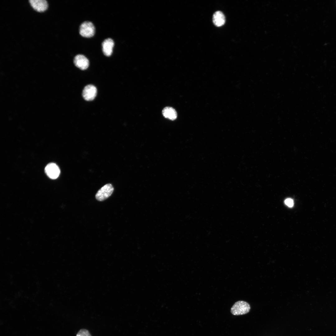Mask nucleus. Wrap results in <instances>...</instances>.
<instances>
[{
    "mask_svg": "<svg viewBox=\"0 0 336 336\" xmlns=\"http://www.w3.org/2000/svg\"><path fill=\"white\" fill-rule=\"evenodd\" d=\"M250 309V306L248 303L240 301L234 304L231 308V312L234 315H241L248 313Z\"/></svg>",
    "mask_w": 336,
    "mask_h": 336,
    "instance_id": "obj_1",
    "label": "nucleus"
},
{
    "mask_svg": "<svg viewBox=\"0 0 336 336\" xmlns=\"http://www.w3.org/2000/svg\"><path fill=\"white\" fill-rule=\"evenodd\" d=\"M95 32V27L93 24L90 21H84L80 26L79 33L83 37H91L94 36Z\"/></svg>",
    "mask_w": 336,
    "mask_h": 336,
    "instance_id": "obj_2",
    "label": "nucleus"
},
{
    "mask_svg": "<svg viewBox=\"0 0 336 336\" xmlns=\"http://www.w3.org/2000/svg\"><path fill=\"white\" fill-rule=\"evenodd\" d=\"M114 189V188L111 184H106L97 191L95 196L96 199L100 201L105 200L110 196Z\"/></svg>",
    "mask_w": 336,
    "mask_h": 336,
    "instance_id": "obj_3",
    "label": "nucleus"
},
{
    "mask_svg": "<svg viewBox=\"0 0 336 336\" xmlns=\"http://www.w3.org/2000/svg\"><path fill=\"white\" fill-rule=\"evenodd\" d=\"M97 92L96 87L92 85L86 86L84 88L82 95L84 99L86 101H91L96 97Z\"/></svg>",
    "mask_w": 336,
    "mask_h": 336,
    "instance_id": "obj_4",
    "label": "nucleus"
},
{
    "mask_svg": "<svg viewBox=\"0 0 336 336\" xmlns=\"http://www.w3.org/2000/svg\"><path fill=\"white\" fill-rule=\"evenodd\" d=\"M45 172L50 178L55 179L58 177L60 173V170L58 166L54 163L48 164L45 168Z\"/></svg>",
    "mask_w": 336,
    "mask_h": 336,
    "instance_id": "obj_5",
    "label": "nucleus"
},
{
    "mask_svg": "<svg viewBox=\"0 0 336 336\" xmlns=\"http://www.w3.org/2000/svg\"><path fill=\"white\" fill-rule=\"evenodd\" d=\"M73 62L76 66L82 70L86 69L89 64L88 59L84 55L80 54L75 57Z\"/></svg>",
    "mask_w": 336,
    "mask_h": 336,
    "instance_id": "obj_6",
    "label": "nucleus"
},
{
    "mask_svg": "<svg viewBox=\"0 0 336 336\" xmlns=\"http://www.w3.org/2000/svg\"><path fill=\"white\" fill-rule=\"evenodd\" d=\"M29 2L32 8L37 12H43L48 7L47 2L45 0H30Z\"/></svg>",
    "mask_w": 336,
    "mask_h": 336,
    "instance_id": "obj_7",
    "label": "nucleus"
},
{
    "mask_svg": "<svg viewBox=\"0 0 336 336\" xmlns=\"http://www.w3.org/2000/svg\"><path fill=\"white\" fill-rule=\"evenodd\" d=\"M102 51L104 54L106 56H110L113 52V48L114 43L113 40L110 38L105 39L102 43Z\"/></svg>",
    "mask_w": 336,
    "mask_h": 336,
    "instance_id": "obj_8",
    "label": "nucleus"
},
{
    "mask_svg": "<svg viewBox=\"0 0 336 336\" xmlns=\"http://www.w3.org/2000/svg\"><path fill=\"white\" fill-rule=\"evenodd\" d=\"M212 21L214 24L217 27L223 26L225 22V17L223 13L220 11H217L213 14Z\"/></svg>",
    "mask_w": 336,
    "mask_h": 336,
    "instance_id": "obj_9",
    "label": "nucleus"
},
{
    "mask_svg": "<svg viewBox=\"0 0 336 336\" xmlns=\"http://www.w3.org/2000/svg\"><path fill=\"white\" fill-rule=\"evenodd\" d=\"M162 114L165 117L171 120L175 119L177 117L176 110L171 107H166L164 108Z\"/></svg>",
    "mask_w": 336,
    "mask_h": 336,
    "instance_id": "obj_10",
    "label": "nucleus"
},
{
    "mask_svg": "<svg viewBox=\"0 0 336 336\" xmlns=\"http://www.w3.org/2000/svg\"><path fill=\"white\" fill-rule=\"evenodd\" d=\"M76 336H91L89 331L86 329H81L77 334Z\"/></svg>",
    "mask_w": 336,
    "mask_h": 336,
    "instance_id": "obj_11",
    "label": "nucleus"
},
{
    "mask_svg": "<svg viewBox=\"0 0 336 336\" xmlns=\"http://www.w3.org/2000/svg\"><path fill=\"white\" fill-rule=\"evenodd\" d=\"M285 204L289 207H292L293 206L294 203L293 200L291 198L286 199L285 200Z\"/></svg>",
    "mask_w": 336,
    "mask_h": 336,
    "instance_id": "obj_12",
    "label": "nucleus"
}]
</instances>
